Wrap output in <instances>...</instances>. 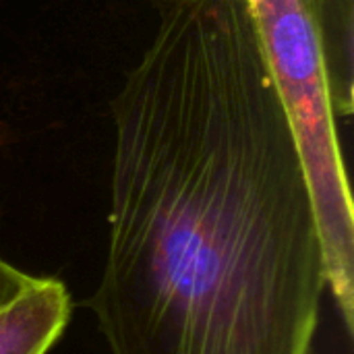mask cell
Listing matches in <instances>:
<instances>
[{"instance_id":"1","label":"cell","mask_w":354,"mask_h":354,"mask_svg":"<svg viewBox=\"0 0 354 354\" xmlns=\"http://www.w3.org/2000/svg\"><path fill=\"white\" fill-rule=\"evenodd\" d=\"M110 112L108 353L315 354L324 247L245 2L164 0Z\"/></svg>"},{"instance_id":"2","label":"cell","mask_w":354,"mask_h":354,"mask_svg":"<svg viewBox=\"0 0 354 354\" xmlns=\"http://www.w3.org/2000/svg\"><path fill=\"white\" fill-rule=\"evenodd\" d=\"M288 110L328 288L354 332V214L338 118L354 112V0H243Z\"/></svg>"},{"instance_id":"3","label":"cell","mask_w":354,"mask_h":354,"mask_svg":"<svg viewBox=\"0 0 354 354\" xmlns=\"http://www.w3.org/2000/svg\"><path fill=\"white\" fill-rule=\"evenodd\" d=\"M73 311L66 286L39 278L0 313V354H48L60 340Z\"/></svg>"},{"instance_id":"4","label":"cell","mask_w":354,"mask_h":354,"mask_svg":"<svg viewBox=\"0 0 354 354\" xmlns=\"http://www.w3.org/2000/svg\"><path fill=\"white\" fill-rule=\"evenodd\" d=\"M39 278L29 276L23 270L10 266L0 257V313L8 309L15 301H19Z\"/></svg>"}]
</instances>
